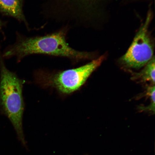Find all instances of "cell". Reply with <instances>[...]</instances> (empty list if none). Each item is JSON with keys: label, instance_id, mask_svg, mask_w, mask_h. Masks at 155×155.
<instances>
[{"label": "cell", "instance_id": "cell-1", "mask_svg": "<svg viewBox=\"0 0 155 155\" xmlns=\"http://www.w3.org/2000/svg\"><path fill=\"white\" fill-rule=\"evenodd\" d=\"M67 32V29L63 28L51 34L31 37L17 32L16 41L5 48L2 57L3 59L15 57L18 61L34 54L67 58L76 61L91 59L92 54L78 51L69 45L66 40Z\"/></svg>", "mask_w": 155, "mask_h": 155}, {"label": "cell", "instance_id": "cell-2", "mask_svg": "<svg viewBox=\"0 0 155 155\" xmlns=\"http://www.w3.org/2000/svg\"><path fill=\"white\" fill-rule=\"evenodd\" d=\"M24 83V81L7 68L0 51V112L8 118L19 140L25 145L22 125Z\"/></svg>", "mask_w": 155, "mask_h": 155}, {"label": "cell", "instance_id": "cell-3", "mask_svg": "<svg viewBox=\"0 0 155 155\" xmlns=\"http://www.w3.org/2000/svg\"><path fill=\"white\" fill-rule=\"evenodd\" d=\"M105 56L102 55L77 68L41 73L38 81L42 86L54 88L60 94H70L80 88L93 71L101 64Z\"/></svg>", "mask_w": 155, "mask_h": 155}, {"label": "cell", "instance_id": "cell-4", "mask_svg": "<svg viewBox=\"0 0 155 155\" xmlns=\"http://www.w3.org/2000/svg\"><path fill=\"white\" fill-rule=\"evenodd\" d=\"M152 18V12L150 11L128 49L119 60L124 67L140 68L153 57L154 46L148 31Z\"/></svg>", "mask_w": 155, "mask_h": 155}, {"label": "cell", "instance_id": "cell-5", "mask_svg": "<svg viewBox=\"0 0 155 155\" xmlns=\"http://www.w3.org/2000/svg\"><path fill=\"white\" fill-rule=\"evenodd\" d=\"M98 1L63 0L46 10L45 13L48 18L54 22L65 25H70L78 22L87 5Z\"/></svg>", "mask_w": 155, "mask_h": 155}, {"label": "cell", "instance_id": "cell-6", "mask_svg": "<svg viewBox=\"0 0 155 155\" xmlns=\"http://www.w3.org/2000/svg\"><path fill=\"white\" fill-rule=\"evenodd\" d=\"M0 12L5 16L13 17L23 23L29 28L23 11V0H0Z\"/></svg>", "mask_w": 155, "mask_h": 155}, {"label": "cell", "instance_id": "cell-7", "mask_svg": "<svg viewBox=\"0 0 155 155\" xmlns=\"http://www.w3.org/2000/svg\"><path fill=\"white\" fill-rule=\"evenodd\" d=\"M144 69L139 73H134L132 79L138 80L141 82H150L155 84V58L154 56L147 64Z\"/></svg>", "mask_w": 155, "mask_h": 155}, {"label": "cell", "instance_id": "cell-8", "mask_svg": "<svg viewBox=\"0 0 155 155\" xmlns=\"http://www.w3.org/2000/svg\"><path fill=\"white\" fill-rule=\"evenodd\" d=\"M146 95L150 97L151 100L150 105L147 107L142 108L143 110H148L154 113L155 112V86H150L148 87L147 90Z\"/></svg>", "mask_w": 155, "mask_h": 155}, {"label": "cell", "instance_id": "cell-9", "mask_svg": "<svg viewBox=\"0 0 155 155\" xmlns=\"http://www.w3.org/2000/svg\"><path fill=\"white\" fill-rule=\"evenodd\" d=\"M5 23H4L1 19H0V29L2 28L3 27L5 26Z\"/></svg>", "mask_w": 155, "mask_h": 155}]
</instances>
